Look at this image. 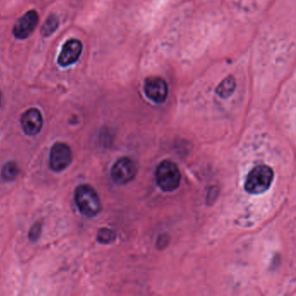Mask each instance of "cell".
Returning a JSON list of instances; mask_svg holds the SVG:
<instances>
[{
    "label": "cell",
    "instance_id": "cell-1",
    "mask_svg": "<svg viewBox=\"0 0 296 296\" xmlns=\"http://www.w3.org/2000/svg\"><path fill=\"white\" fill-rule=\"evenodd\" d=\"M75 201L79 211L87 217H95L102 210L98 192L88 184H82L77 188Z\"/></svg>",
    "mask_w": 296,
    "mask_h": 296
},
{
    "label": "cell",
    "instance_id": "cell-12",
    "mask_svg": "<svg viewBox=\"0 0 296 296\" xmlns=\"http://www.w3.org/2000/svg\"><path fill=\"white\" fill-rule=\"evenodd\" d=\"M19 174V169L17 164L15 162H8L4 165L3 169H2V177H3L6 181H12L17 177V175Z\"/></svg>",
    "mask_w": 296,
    "mask_h": 296
},
{
    "label": "cell",
    "instance_id": "cell-8",
    "mask_svg": "<svg viewBox=\"0 0 296 296\" xmlns=\"http://www.w3.org/2000/svg\"><path fill=\"white\" fill-rule=\"evenodd\" d=\"M144 92L147 97L157 104H162L168 97V84L160 77H150L144 83Z\"/></svg>",
    "mask_w": 296,
    "mask_h": 296
},
{
    "label": "cell",
    "instance_id": "cell-15",
    "mask_svg": "<svg viewBox=\"0 0 296 296\" xmlns=\"http://www.w3.org/2000/svg\"><path fill=\"white\" fill-rule=\"evenodd\" d=\"M1 103H2V93H1V90H0V106H1Z\"/></svg>",
    "mask_w": 296,
    "mask_h": 296
},
{
    "label": "cell",
    "instance_id": "cell-2",
    "mask_svg": "<svg viewBox=\"0 0 296 296\" xmlns=\"http://www.w3.org/2000/svg\"><path fill=\"white\" fill-rule=\"evenodd\" d=\"M274 171L267 165H258L248 173L245 181V190L252 195L266 192L273 183Z\"/></svg>",
    "mask_w": 296,
    "mask_h": 296
},
{
    "label": "cell",
    "instance_id": "cell-7",
    "mask_svg": "<svg viewBox=\"0 0 296 296\" xmlns=\"http://www.w3.org/2000/svg\"><path fill=\"white\" fill-rule=\"evenodd\" d=\"M83 52V43L77 38H71L63 43L58 58L61 67H68L78 62Z\"/></svg>",
    "mask_w": 296,
    "mask_h": 296
},
{
    "label": "cell",
    "instance_id": "cell-10",
    "mask_svg": "<svg viewBox=\"0 0 296 296\" xmlns=\"http://www.w3.org/2000/svg\"><path fill=\"white\" fill-rule=\"evenodd\" d=\"M236 87V79L232 76H230L221 81L218 87L216 88V93L221 98H227L233 94Z\"/></svg>",
    "mask_w": 296,
    "mask_h": 296
},
{
    "label": "cell",
    "instance_id": "cell-5",
    "mask_svg": "<svg viewBox=\"0 0 296 296\" xmlns=\"http://www.w3.org/2000/svg\"><path fill=\"white\" fill-rule=\"evenodd\" d=\"M39 21L38 12L35 10H30L22 17L17 19L12 30L13 36L17 39L24 40L29 38L37 28Z\"/></svg>",
    "mask_w": 296,
    "mask_h": 296
},
{
    "label": "cell",
    "instance_id": "cell-9",
    "mask_svg": "<svg viewBox=\"0 0 296 296\" xmlns=\"http://www.w3.org/2000/svg\"><path fill=\"white\" fill-rule=\"evenodd\" d=\"M21 126L28 135H38L43 127V117L40 110L36 108L27 109L21 116Z\"/></svg>",
    "mask_w": 296,
    "mask_h": 296
},
{
    "label": "cell",
    "instance_id": "cell-14",
    "mask_svg": "<svg viewBox=\"0 0 296 296\" xmlns=\"http://www.w3.org/2000/svg\"><path fill=\"white\" fill-rule=\"evenodd\" d=\"M41 233V224L40 223H36L34 226H32V229L30 230L29 237L31 240H37L38 236H40Z\"/></svg>",
    "mask_w": 296,
    "mask_h": 296
},
{
    "label": "cell",
    "instance_id": "cell-4",
    "mask_svg": "<svg viewBox=\"0 0 296 296\" xmlns=\"http://www.w3.org/2000/svg\"><path fill=\"white\" fill-rule=\"evenodd\" d=\"M138 174L135 161L128 156H124L116 161L111 168V177L116 184L124 185L133 181Z\"/></svg>",
    "mask_w": 296,
    "mask_h": 296
},
{
    "label": "cell",
    "instance_id": "cell-13",
    "mask_svg": "<svg viewBox=\"0 0 296 296\" xmlns=\"http://www.w3.org/2000/svg\"><path fill=\"white\" fill-rule=\"evenodd\" d=\"M116 239V234L112 230L109 229H102L98 231V242L104 244H108L110 242H114Z\"/></svg>",
    "mask_w": 296,
    "mask_h": 296
},
{
    "label": "cell",
    "instance_id": "cell-6",
    "mask_svg": "<svg viewBox=\"0 0 296 296\" xmlns=\"http://www.w3.org/2000/svg\"><path fill=\"white\" fill-rule=\"evenodd\" d=\"M72 161V152L69 145L57 143L52 146L50 153V167L56 172L65 170Z\"/></svg>",
    "mask_w": 296,
    "mask_h": 296
},
{
    "label": "cell",
    "instance_id": "cell-3",
    "mask_svg": "<svg viewBox=\"0 0 296 296\" xmlns=\"http://www.w3.org/2000/svg\"><path fill=\"white\" fill-rule=\"evenodd\" d=\"M181 172L174 162L164 160L155 170V181L164 192H172L176 190L181 181Z\"/></svg>",
    "mask_w": 296,
    "mask_h": 296
},
{
    "label": "cell",
    "instance_id": "cell-11",
    "mask_svg": "<svg viewBox=\"0 0 296 296\" xmlns=\"http://www.w3.org/2000/svg\"><path fill=\"white\" fill-rule=\"evenodd\" d=\"M58 26L59 19L58 16L55 14L49 15L44 21L43 26L41 27V35L44 38H48L58 30Z\"/></svg>",
    "mask_w": 296,
    "mask_h": 296
}]
</instances>
